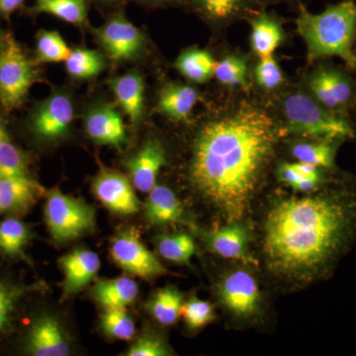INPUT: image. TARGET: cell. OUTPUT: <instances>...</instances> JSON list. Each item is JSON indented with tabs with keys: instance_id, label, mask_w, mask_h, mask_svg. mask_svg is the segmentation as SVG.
Here are the masks:
<instances>
[{
	"instance_id": "cell-1",
	"label": "cell",
	"mask_w": 356,
	"mask_h": 356,
	"mask_svg": "<svg viewBox=\"0 0 356 356\" xmlns=\"http://www.w3.org/2000/svg\"><path fill=\"white\" fill-rule=\"evenodd\" d=\"M276 143L273 119L254 107L210 122L194 145V186L229 222L240 221Z\"/></svg>"
},
{
	"instance_id": "cell-2",
	"label": "cell",
	"mask_w": 356,
	"mask_h": 356,
	"mask_svg": "<svg viewBox=\"0 0 356 356\" xmlns=\"http://www.w3.org/2000/svg\"><path fill=\"white\" fill-rule=\"evenodd\" d=\"M356 238V194L322 192L275 204L264 222L269 266L290 277L325 274Z\"/></svg>"
},
{
	"instance_id": "cell-3",
	"label": "cell",
	"mask_w": 356,
	"mask_h": 356,
	"mask_svg": "<svg viewBox=\"0 0 356 356\" xmlns=\"http://www.w3.org/2000/svg\"><path fill=\"white\" fill-rule=\"evenodd\" d=\"M297 29L305 41L309 60L323 57H339L353 69L356 56L353 42L356 32V4L343 0L327 6L323 13H309L300 6Z\"/></svg>"
},
{
	"instance_id": "cell-4",
	"label": "cell",
	"mask_w": 356,
	"mask_h": 356,
	"mask_svg": "<svg viewBox=\"0 0 356 356\" xmlns=\"http://www.w3.org/2000/svg\"><path fill=\"white\" fill-rule=\"evenodd\" d=\"M287 130L315 140H337L353 138V129L343 117L325 108L314 97L292 93L283 102Z\"/></svg>"
},
{
	"instance_id": "cell-5",
	"label": "cell",
	"mask_w": 356,
	"mask_h": 356,
	"mask_svg": "<svg viewBox=\"0 0 356 356\" xmlns=\"http://www.w3.org/2000/svg\"><path fill=\"white\" fill-rule=\"evenodd\" d=\"M44 219L51 238L67 243L95 229V211L83 201L53 189L47 197Z\"/></svg>"
},
{
	"instance_id": "cell-6",
	"label": "cell",
	"mask_w": 356,
	"mask_h": 356,
	"mask_svg": "<svg viewBox=\"0 0 356 356\" xmlns=\"http://www.w3.org/2000/svg\"><path fill=\"white\" fill-rule=\"evenodd\" d=\"M34 81V72L20 47L7 41L0 55V99L8 108L19 105Z\"/></svg>"
},
{
	"instance_id": "cell-7",
	"label": "cell",
	"mask_w": 356,
	"mask_h": 356,
	"mask_svg": "<svg viewBox=\"0 0 356 356\" xmlns=\"http://www.w3.org/2000/svg\"><path fill=\"white\" fill-rule=\"evenodd\" d=\"M112 259L126 273L152 278L166 273L165 267L140 240L134 229H124L112 241Z\"/></svg>"
},
{
	"instance_id": "cell-8",
	"label": "cell",
	"mask_w": 356,
	"mask_h": 356,
	"mask_svg": "<svg viewBox=\"0 0 356 356\" xmlns=\"http://www.w3.org/2000/svg\"><path fill=\"white\" fill-rule=\"evenodd\" d=\"M96 35L109 57L116 62L132 60L144 48V35L123 16L107 21Z\"/></svg>"
},
{
	"instance_id": "cell-9",
	"label": "cell",
	"mask_w": 356,
	"mask_h": 356,
	"mask_svg": "<svg viewBox=\"0 0 356 356\" xmlns=\"http://www.w3.org/2000/svg\"><path fill=\"white\" fill-rule=\"evenodd\" d=\"M219 297L222 305L240 318L254 315L259 306V286L257 281L245 270L229 274L219 286Z\"/></svg>"
},
{
	"instance_id": "cell-10",
	"label": "cell",
	"mask_w": 356,
	"mask_h": 356,
	"mask_svg": "<svg viewBox=\"0 0 356 356\" xmlns=\"http://www.w3.org/2000/svg\"><path fill=\"white\" fill-rule=\"evenodd\" d=\"M92 189L96 198L116 214H135L140 209L132 185L121 173L102 170L93 180Z\"/></svg>"
},
{
	"instance_id": "cell-11",
	"label": "cell",
	"mask_w": 356,
	"mask_h": 356,
	"mask_svg": "<svg viewBox=\"0 0 356 356\" xmlns=\"http://www.w3.org/2000/svg\"><path fill=\"white\" fill-rule=\"evenodd\" d=\"M74 115V105L69 96L56 93L37 110L33 117V130L42 139H58L69 131Z\"/></svg>"
},
{
	"instance_id": "cell-12",
	"label": "cell",
	"mask_w": 356,
	"mask_h": 356,
	"mask_svg": "<svg viewBox=\"0 0 356 356\" xmlns=\"http://www.w3.org/2000/svg\"><path fill=\"white\" fill-rule=\"evenodd\" d=\"M26 348L30 355L35 356H65L70 351L64 327L57 318L48 315L33 323Z\"/></svg>"
},
{
	"instance_id": "cell-13",
	"label": "cell",
	"mask_w": 356,
	"mask_h": 356,
	"mask_svg": "<svg viewBox=\"0 0 356 356\" xmlns=\"http://www.w3.org/2000/svg\"><path fill=\"white\" fill-rule=\"evenodd\" d=\"M60 266L65 274L63 297L69 298L95 280L102 264L99 257L92 250L77 248L64 255L60 259Z\"/></svg>"
},
{
	"instance_id": "cell-14",
	"label": "cell",
	"mask_w": 356,
	"mask_h": 356,
	"mask_svg": "<svg viewBox=\"0 0 356 356\" xmlns=\"http://www.w3.org/2000/svg\"><path fill=\"white\" fill-rule=\"evenodd\" d=\"M165 147L158 140L149 139L129 159L127 168L134 186L140 192H149L156 186V177L165 165Z\"/></svg>"
},
{
	"instance_id": "cell-15",
	"label": "cell",
	"mask_w": 356,
	"mask_h": 356,
	"mask_svg": "<svg viewBox=\"0 0 356 356\" xmlns=\"http://www.w3.org/2000/svg\"><path fill=\"white\" fill-rule=\"evenodd\" d=\"M86 132L96 144L121 149L127 143V134L121 115L109 105H99L88 112Z\"/></svg>"
},
{
	"instance_id": "cell-16",
	"label": "cell",
	"mask_w": 356,
	"mask_h": 356,
	"mask_svg": "<svg viewBox=\"0 0 356 356\" xmlns=\"http://www.w3.org/2000/svg\"><path fill=\"white\" fill-rule=\"evenodd\" d=\"M309 89L320 104L332 111L346 106L353 95L348 79L331 69H321L313 74L309 81Z\"/></svg>"
},
{
	"instance_id": "cell-17",
	"label": "cell",
	"mask_w": 356,
	"mask_h": 356,
	"mask_svg": "<svg viewBox=\"0 0 356 356\" xmlns=\"http://www.w3.org/2000/svg\"><path fill=\"white\" fill-rule=\"evenodd\" d=\"M203 236L211 250L225 259L252 261L248 254L250 233L240 221L229 222L222 228L204 232Z\"/></svg>"
},
{
	"instance_id": "cell-18",
	"label": "cell",
	"mask_w": 356,
	"mask_h": 356,
	"mask_svg": "<svg viewBox=\"0 0 356 356\" xmlns=\"http://www.w3.org/2000/svg\"><path fill=\"white\" fill-rule=\"evenodd\" d=\"M39 189L32 178L0 175V213L25 212L36 201Z\"/></svg>"
},
{
	"instance_id": "cell-19",
	"label": "cell",
	"mask_w": 356,
	"mask_h": 356,
	"mask_svg": "<svg viewBox=\"0 0 356 356\" xmlns=\"http://www.w3.org/2000/svg\"><path fill=\"white\" fill-rule=\"evenodd\" d=\"M149 193L145 203V214L149 224L165 226L182 219L184 208L172 189L156 184Z\"/></svg>"
},
{
	"instance_id": "cell-20",
	"label": "cell",
	"mask_w": 356,
	"mask_h": 356,
	"mask_svg": "<svg viewBox=\"0 0 356 356\" xmlns=\"http://www.w3.org/2000/svg\"><path fill=\"white\" fill-rule=\"evenodd\" d=\"M110 86L131 122L135 125L139 124L144 113L145 83L142 76L130 72L112 79Z\"/></svg>"
},
{
	"instance_id": "cell-21",
	"label": "cell",
	"mask_w": 356,
	"mask_h": 356,
	"mask_svg": "<svg viewBox=\"0 0 356 356\" xmlns=\"http://www.w3.org/2000/svg\"><path fill=\"white\" fill-rule=\"evenodd\" d=\"M138 292L137 283L132 278L122 276L96 283L91 295L104 309L126 308L137 299Z\"/></svg>"
},
{
	"instance_id": "cell-22",
	"label": "cell",
	"mask_w": 356,
	"mask_h": 356,
	"mask_svg": "<svg viewBox=\"0 0 356 356\" xmlns=\"http://www.w3.org/2000/svg\"><path fill=\"white\" fill-rule=\"evenodd\" d=\"M198 97L197 91L192 86L168 84L159 95V109L175 120H187Z\"/></svg>"
},
{
	"instance_id": "cell-23",
	"label": "cell",
	"mask_w": 356,
	"mask_h": 356,
	"mask_svg": "<svg viewBox=\"0 0 356 356\" xmlns=\"http://www.w3.org/2000/svg\"><path fill=\"white\" fill-rule=\"evenodd\" d=\"M283 41V30L280 23L271 16L261 13L252 20V50L259 58L273 56L274 51Z\"/></svg>"
},
{
	"instance_id": "cell-24",
	"label": "cell",
	"mask_w": 356,
	"mask_h": 356,
	"mask_svg": "<svg viewBox=\"0 0 356 356\" xmlns=\"http://www.w3.org/2000/svg\"><path fill=\"white\" fill-rule=\"evenodd\" d=\"M216 60L209 51L194 48L182 51L175 62L178 72L188 81L203 83L214 76Z\"/></svg>"
},
{
	"instance_id": "cell-25",
	"label": "cell",
	"mask_w": 356,
	"mask_h": 356,
	"mask_svg": "<svg viewBox=\"0 0 356 356\" xmlns=\"http://www.w3.org/2000/svg\"><path fill=\"white\" fill-rule=\"evenodd\" d=\"M184 296L173 287H165L154 293L147 302V308L149 314L159 324L170 325L177 323L181 316Z\"/></svg>"
},
{
	"instance_id": "cell-26",
	"label": "cell",
	"mask_w": 356,
	"mask_h": 356,
	"mask_svg": "<svg viewBox=\"0 0 356 356\" xmlns=\"http://www.w3.org/2000/svg\"><path fill=\"white\" fill-rule=\"evenodd\" d=\"M34 11L51 14L65 22L81 25L88 17L86 0H36Z\"/></svg>"
},
{
	"instance_id": "cell-27",
	"label": "cell",
	"mask_w": 356,
	"mask_h": 356,
	"mask_svg": "<svg viewBox=\"0 0 356 356\" xmlns=\"http://www.w3.org/2000/svg\"><path fill=\"white\" fill-rule=\"evenodd\" d=\"M336 140H317L300 143L293 147L292 154L301 163H310L320 168H332L336 158Z\"/></svg>"
},
{
	"instance_id": "cell-28",
	"label": "cell",
	"mask_w": 356,
	"mask_h": 356,
	"mask_svg": "<svg viewBox=\"0 0 356 356\" xmlns=\"http://www.w3.org/2000/svg\"><path fill=\"white\" fill-rule=\"evenodd\" d=\"M65 67L70 76L76 79H90L104 70V58L99 51L76 49L65 60Z\"/></svg>"
},
{
	"instance_id": "cell-29",
	"label": "cell",
	"mask_w": 356,
	"mask_h": 356,
	"mask_svg": "<svg viewBox=\"0 0 356 356\" xmlns=\"http://www.w3.org/2000/svg\"><path fill=\"white\" fill-rule=\"evenodd\" d=\"M0 175L30 177L24 156L9 138L6 129L0 125Z\"/></svg>"
},
{
	"instance_id": "cell-30",
	"label": "cell",
	"mask_w": 356,
	"mask_h": 356,
	"mask_svg": "<svg viewBox=\"0 0 356 356\" xmlns=\"http://www.w3.org/2000/svg\"><path fill=\"white\" fill-rule=\"evenodd\" d=\"M29 238V229L19 220L8 218L0 222V252L4 254L21 257Z\"/></svg>"
},
{
	"instance_id": "cell-31",
	"label": "cell",
	"mask_w": 356,
	"mask_h": 356,
	"mask_svg": "<svg viewBox=\"0 0 356 356\" xmlns=\"http://www.w3.org/2000/svg\"><path fill=\"white\" fill-rule=\"evenodd\" d=\"M193 2L208 19L225 22L245 13L250 0H193Z\"/></svg>"
},
{
	"instance_id": "cell-32",
	"label": "cell",
	"mask_w": 356,
	"mask_h": 356,
	"mask_svg": "<svg viewBox=\"0 0 356 356\" xmlns=\"http://www.w3.org/2000/svg\"><path fill=\"white\" fill-rule=\"evenodd\" d=\"M159 252L168 261L175 264H188L195 254V243L187 234L163 236L159 238Z\"/></svg>"
},
{
	"instance_id": "cell-33",
	"label": "cell",
	"mask_w": 356,
	"mask_h": 356,
	"mask_svg": "<svg viewBox=\"0 0 356 356\" xmlns=\"http://www.w3.org/2000/svg\"><path fill=\"white\" fill-rule=\"evenodd\" d=\"M100 327L105 336L128 341L136 332L135 323L126 308H106L100 318Z\"/></svg>"
},
{
	"instance_id": "cell-34",
	"label": "cell",
	"mask_w": 356,
	"mask_h": 356,
	"mask_svg": "<svg viewBox=\"0 0 356 356\" xmlns=\"http://www.w3.org/2000/svg\"><path fill=\"white\" fill-rule=\"evenodd\" d=\"M70 51L65 40L56 31H42L37 39V60L40 63L63 62L69 58Z\"/></svg>"
},
{
	"instance_id": "cell-35",
	"label": "cell",
	"mask_w": 356,
	"mask_h": 356,
	"mask_svg": "<svg viewBox=\"0 0 356 356\" xmlns=\"http://www.w3.org/2000/svg\"><path fill=\"white\" fill-rule=\"evenodd\" d=\"M214 76L222 84L231 88H245L248 84V67L243 58L229 56L216 62Z\"/></svg>"
},
{
	"instance_id": "cell-36",
	"label": "cell",
	"mask_w": 356,
	"mask_h": 356,
	"mask_svg": "<svg viewBox=\"0 0 356 356\" xmlns=\"http://www.w3.org/2000/svg\"><path fill=\"white\" fill-rule=\"evenodd\" d=\"M181 316L185 324L191 330L201 329L215 318L214 309L207 301L192 298L182 306Z\"/></svg>"
},
{
	"instance_id": "cell-37",
	"label": "cell",
	"mask_w": 356,
	"mask_h": 356,
	"mask_svg": "<svg viewBox=\"0 0 356 356\" xmlns=\"http://www.w3.org/2000/svg\"><path fill=\"white\" fill-rule=\"evenodd\" d=\"M255 77L257 83L267 90L277 88L284 81L282 70L273 56L261 58L255 69Z\"/></svg>"
},
{
	"instance_id": "cell-38",
	"label": "cell",
	"mask_w": 356,
	"mask_h": 356,
	"mask_svg": "<svg viewBox=\"0 0 356 356\" xmlns=\"http://www.w3.org/2000/svg\"><path fill=\"white\" fill-rule=\"evenodd\" d=\"M27 288L0 282V332L6 329L16 304Z\"/></svg>"
},
{
	"instance_id": "cell-39",
	"label": "cell",
	"mask_w": 356,
	"mask_h": 356,
	"mask_svg": "<svg viewBox=\"0 0 356 356\" xmlns=\"http://www.w3.org/2000/svg\"><path fill=\"white\" fill-rule=\"evenodd\" d=\"M128 356H165L170 355L168 346L161 337L154 334H143L138 337L129 348Z\"/></svg>"
},
{
	"instance_id": "cell-40",
	"label": "cell",
	"mask_w": 356,
	"mask_h": 356,
	"mask_svg": "<svg viewBox=\"0 0 356 356\" xmlns=\"http://www.w3.org/2000/svg\"><path fill=\"white\" fill-rule=\"evenodd\" d=\"M278 177H280L281 181L291 187L294 186L300 178L303 177L295 170L292 163H284V165H281L280 172H278Z\"/></svg>"
},
{
	"instance_id": "cell-41",
	"label": "cell",
	"mask_w": 356,
	"mask_h": 356,
	"mask_svg": "<svg viewBox=\"0 0 356 356\" xmlns=\"http://www.w3.org/2000/svg\"><path fill=\"white\" fill-rule=\"evenodd\" d=\"M25 0H0V11L9 14L15 11L22 6Z\"/></svg>"
},
{
	"instance_id": "cell-42",
	"label": "cell",
	"mask_w": 356,
	"mask_h": 356,
	"mask_svg": "<svg viewBox=\"0 0 356 356\" xmlns=\"http://www.w3.org/2000/svg\"><path fill=\"white\" fill-rule=\"evenodd\" d=\"M153 1H156V2H170V1H172V0H153Z\"/></svg>"
},
{
	"instance_id": "cell-43",
	"label": "cell",
	"mask_w": 356,
	"mask_h": 356,
	"mask_svg": "<svg viewBox=\"0 0 356 356\" xmlns=\"http://www.w3.org/2000/svg\"><path fill=\"white\" fill-rule=\"evenodd\" d=\"M264 1H277V0H264Z\"/></svg>"
},
{
	"instance_id": "cell-44",
	"label": "cell",
	"mask_w": 356,
	"mask_h": 356,
	"mask_svg": "<svg viewBox=\"0 0 356 356\" xmlns=\"http://www.w3.org/2000/svg\"><path fill=\"white\" fill-rule=\"evenodd\" d=\"M108 1H119V0H108Z\"/></svg>"
}]
</instances>
